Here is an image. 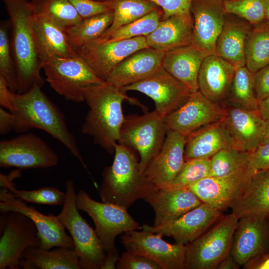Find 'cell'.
<instances>
[{"label":"cell","mask_w":269,"mask_h":269,"mask_svg":"<svg viewBox=\"0 0 269 269\" xmlns=\"http://www.w3.org/2000/svg\"><path fill=\"white\" fill-rule=\"evenodd\" d=\"M41 88L35 86L22 94L13 92L10 112L14 117L13 131L23 133L37 128L45 131L62 143L88 170L75 137L67 127L65 116Z\"/></svg>","instance_id":"obj_1"},{"label":"cell","mask_w":269,"mask_h":269,"mask_svg":"<svg viewBox=\"0 0 269 269\" xmlns=\"http://www.w3.org/2000/svg\"><path fill=\"white\" fill-rule=\"evenodd\" d=\"M83 94L89 110L82 132L108 152L114 153L125 118L122 103L130 98L126 92L106 81L84 88Z\"/></svg>","instance_id":"obj_2"},{"label":"cell","mask_w":269,"mask_h":269,"mask_svg":"<svg viewBox=\"0 0 269 269\" xmlns=\"http://www.w3.org/2000/svg\"><path fill=\"white\" fill-rule=\"evenodd\" d=\"M2 0L11 28V50L19 80L17 93L22 94L34 86L41 87L44 83L34 45L32 25L35 13L27 0Z\"/></svg>","instance_id":"obj_3"},{"label":"cell","mask_w":269,"mask_h":269,"mask_svg":"<svg viewBox=\"0 0 269 269\" xmlns=\"http://www.w3.org/2000/svg\"><path fill=\"white\" fill-rule=\"evenodd\" d=\"M112 164L105 167L98 189L102 201L127 209L142 199L150 186L140 172L134 151L120 143L115 144Z\"/></svg>","instance_id":"obj_4"},{"label":"cell","mask_w":269,"mask_h":269,"mask_svg":"<svg viewBox=\"0 0 269 269\" xmlns=\"http://www.w3.org/2000/svg\"><path fill=\"white\" fill-rule=\"evenodd\" d=\"M65 195L62 209L56 217L71 235L81 269H101L106 253L96 231L78 211L74 184L71 179L65 183Z\"/></svg>","instance_id":"obj_5"},{"label":"cell","mask_w":269,"mask_h":269,"mask_svg":"<svg viewBox=\"0 0 269 269\" xmlns=\"http://www.w3.org/2000/svg\"><path fill=\"white\" fill-rule=\"evenodd\" d=\"M238 220L233 212L221 217L211 228L186 245L185 269H217L230 255Z\"/></svg>","instance_id":"obj_6"},{"label":"cell","mask_w":269,"mask_h":269,"mask_svg":"<svg viewBox=\"0 0 269 269\" xmlns=\"http://www.w3.org/2000/svg\"><path fill=\"white\" fill-rule=\"evenodd\" d=\"M164 119L155 110L125 118L118 143L138 152L139 169L142 174L165 139L167 129Z\"/></svg>","instance_id":"obj_7"},{"label":"cell","mask_w":269,"mask_h":269,"mask_svg":"<svg viewBox=\"0 0 269 269\" xmlns=\"http://www.w3.org/2000/svg\"><path fill=\"white\" fill-rule=\"evenodd\" d=\"M41 68L51 88L65 99L76 103L84 102V88L104 81L77 54L51 58Z\"/></svg>","instance_id":"obj_8"},{"label":"cell","mask_w":269,"mask_h":269,"mask_svg":"<svg viewBox=\"0 0 269 269\" xmlns=\"http://www.w3.org/2000/svg\"><path fill=\"white\" fill-rule=\"evenodd\" d=\"M76 202L78 210L87 213L93 220L95 231L106 254L118 251L115 245L118 236L129 231L142 229L127 209L95 201L83 190L76 194Z\"/></svg>","instance_id":"obj_9"},{"label":"cell","mask_w":269,"mask_h":269,"mask_svg":"<svg viewBox=\"0 0 269 269\" xmlns=\"http://www.w3.org/2000/svg\"><path fill=\"white\" fill-rule=\"evenodd\" d=\"M0 218V269H19L23 253L39 248L40 239L33 221L17 212L1 213Z\"/></svg>","instance_id":"obj_10"},{"label":"cell","mask_w":269,"mask_h":269,"mask_svg":"<svg viewBox=\"0 0 269 269\" xmlns=\"http://www.w3.org/2000/svg\"><path fill=\"white\" fill-rule=\"evenodd\" d=\"M58 160L52 148L33 133H25L0 142V167L51 168L58 164Z\"/></svg>","instance_id":"obj_11"},{"label":"cell","mask_w":269,"mask_h":269,"mask_svg":"<svg viewBox=\"0 0 269 269\" xmlns=\"http://www.w3.org/2000/svg\"><path fill=\"white\" fill-rule=\"evenodd\" d=\"M257 170L250 166L221 176H208L187 188L201 201L220 211L232 208Z\"/></svg>","instance_id":"obj_12"},{"label":"cell","mask_w":269,"mask_h":269,"mask_svg":"<svg viewBox=\"0 0 269 269\" xmlns=\"http://www.w3.org/2000/svg\"><path fill=\"white\" fill-rule=\"evenodd\" d=\"M135 230L126 232L121 237L127 251L152 260L161 269H185L186 245L168 243L158 234Z\"/></svg>","instance_id":"obj_13"},{"label":"cell","mask_w":269,"mask_h":269,"mask_svg":"<svg viewBox=\"0 0 269 269\" xmlns=\"http://www.w3.org/2000/svg\"><path fill=\"white\" fill-rule=\"evenodd\" d=\"M225 108L221 121L230 146L251 153L263 141L268 122L259 110H248L231 106Z\"/></svg>","instance_id":"obj_14"},{"label":"cell","mask_w":269,"mask_h":269,"mask_svg":"<svg viewBox=\"0 0 269 269\" xmlns=\"http://www.w3.org/2000/svg\"><path fill=\"white\" fill-rule=\"evenodd\" d=\"M0 211L1 213L17 212L30 218L37 229L40 245L39 248L48 251L53 247H64L74 249L71 237L65 232V228L56 215H45L28 206L23 201L16 198L6 188L0 192Z\"/></svg>","instance_id":"obj_15"},{"label":"cell","mask_w":269,"mask_h":269,"mask_svg":"<svg viewBox=\"0 0 269 269\" xmlns=\"http://www.w3.org/2000/svg\"><path fill=\"white\" fill-rule=\"evenodd\" d=\"M225 114V108L198 91L192 93L181 106L167 116L164 122L167 130L186 137L202 128L220 122Z\"/></svg>","instance_id":"obj_16"},{"label":"cell","mask_w":269,"mask_h":269,"mask_svg":"<svg viewBox=\"0 0 269 269\" xmlns=\"http://www.w3.org/2000/svg\"><path fill=\"white\" fill-rule=\"evenodd\" d=\"M120 89L150 97L154 102V110L164 118L181 106L192 93L163 67L147 78Z\"/></svg>","instance_id":"obj_17"},{"label":"cell","mask_w":269,"mask_h":269,"mask_svg":"<svg viewBox=\"0 0 269 269\" xmlns=\"http://www.w3.org/2000/svg\"><path fill=\"white\" fill-rule=\"evenodd\" d=\"M148 47L144 36L115 41H93L77 51L96 75L106 81L116 66L126 58Z\"/></svg>","instance_id":"obj_18"},{"label":"cell","mask_w":269,"mask_h":269,"mask_svg":"<svg viewBox=\"0 0 269 269\" xmlns=\"http://www.w3.org/2000/svg\"><path fill=\"white\" fill-rule=\"evenodd\" d=\"M190 12L193 21L191 44L206 57L215 54L226 14L223 0H193Z\"/></svg>","instance_id":"obj_19"},{"label":"cell","mask_w":269,"mask_h":269,"mask_svg":"<svg viewBox=\"0 0 269 269\" xmlns=\"http://www.w3.org/2000/svg\"><path fill=\"white\" fill-rule=\"evenodd\" d=\"M186 137L167 130L163 144L143 172L147 182L156 188L167 186L183 167Z\"/></svg>","instance_id":"obj_20"},{"label":"cell","mask_w":269,"mask_h":269,"mask_svg":"<svg viewBox=\"0 0 269 269\" xmlns=\"http://www.w3.org/2000/svg\"><path fill=\"white\" fill-rule=\"evenodd\" d=\"M221 211L203 203L180 217L158 226L144 224L143 230L173 238L175 243L185 245L203 234L217 220Z\"/></svg>","instance_id":"obj_21"},{"label":"cell","mask_w":269,"mask_h":269,"mask_svg":"<svg viewBox=\"0 0 269 269\" xmlns=\"http://www.w3.org/2000/svg\"><path fill=\"white\" fill-rule=\"evenodd\" d=\"M142 199L154 211V226L173 221L203 203L187 187L156 188L150 185Z\"/></svg>","instance_id":"obj_22"},{"label":"cell","mask_w":269,"mask_h":269,"mask_svg":"<svg viewBox=\"0 0 269 269\" xmlns=\"http://www.w3.org/2000/svg\"><path fill=\"white\" fill-rule=\"evenodd\" d=\"M164 54L149 47L136 51L118 64L106 81L121 88L144 80L162 67Z\"/></svg>","instance_id":"obj_23"},{"label":"cell","mask_w":269,"mask_h":269,"mask_svg":"<svg viewBox=\"0 0 269 269\" xmlns=\"http://www.w3.org/2000/svg\"><path fill=\"white\" fill-rule=\"evenodd\" d=\"M267 218L249 216L239 219L230 255L240 266L263 253L267 233Z\"/></svg>","instance_id":"obj_24"},{"label":"cell","mask_w":269,"mask_h":269,"mask_svg":"<svg viewBox=\"0 0 269 269\" xmlns=\"http://www.w3.org/2000/svg\"><path fill=\"white\" fill-rule=\"evenodd\" d=\"M32 27L35 51L41 67L44 62L54 57L77 55L70 44L65 29L46 17L36 14Z\"/></svg>","instance_id":"obj_25"},{"label":"cell","mask_w":269,"mask_h":269,"mask_svg":"<svg viewBox=\"0 0 269 269\" xmlns=\"http://www.w3.org/2000/svg\"><path fill=\"white\" fill-rule=\"evenodd\" d=\"M236 69L216 54L205 57L198 74V91L214 103L226 100Z\"/></svg>","instance_id":"obj_26"},{"label":"cell","mask_w":269,"mask_h":269,"mask_svg":"<svg viewBox=\"0 0 269 269\" xmlns=\"http://www.w3.org/2000/svg\"><path fill=\"white\" fill-rule=\"evenodd\" d=\"M193 27L190 11L172 15L161 20L156 28L145 36L146 44L163 52L191 44Z\"/></svg>","instance_id":"obj_27"},{"label":"cell","mask_w":269,"mask_h":269,"mask_svg":"<svg viewBox=\"0 0 269 269\" xmlns=\"http://www.w3.org/2000/svg\"><path fill=\"white\" fill-rule=\"evenodd\" d=\"M252 26L241 17L226 13L216 41L215 54L236 68L246 65L245 43Z\"/></svg>","instance_id":"obj_28"},{"label":"cell","mask_w":269,"mask_h":269,"mask_svg":"<svg viewBox=\"0 0 269 269\" xmlns=\"http://www.w3.org/2000/svg\"><path fill=\"white\" fill-rule=\"evenodd\" d=\"M206 56L189 44L165 52L162 67L191 93L198 91V76Z\"/></svg>","instance_id":"obj_29"},{"label":"cell","mask_w":269,"mask_h":269,"mask_svg":"<svg viewBox=\"0 0 269 269\" xmlns=\"http://www.w3.org/2000/svg\"><path fill=\"white\" fill-rule=\"evenodd\" d=\"M232 209V212L239 219L249 216L268 218L269 214V169L256 171Z\"/></svg>","instance_id":"obj_30"},{"label":"cell","mask_w":269,"mask_h":269,"mask_svg":"<svg viewBox=\"0 0 269 269\" xmlns=\"http://www.w3.org/2000/svg\"><path fill=\"white\" fill-rule=\"evenodd\" d=\"M221 121L202 128L186 136L185 161L211 158L221 149L230 146Z\"/></svg>","instance_id":"obj_31"},{"label":"cell","mask_w":269,"mask_h":269,"mask_svg":"<svg viewBox=\"0 0 269 269\" xmlns=\"http://www.w3.org/2000/svg\"><path fill=\"white\" fill-rule=\"evenodd\" d=\"M20 265L24 269H81L75 250L64 247H57L51 251L29 248L23 253Z\"/></svg>","instance_id":"obj_32"},{"label":"cell","mask_w":269,"mask_h":269,"mask_svg":"<svg viewBox=\"0 0 269 269\" xmlns=\"http://www.w3.org/2000/svg\"><path fill=\"white\" fill-rule=\"evenodd\" d=\"M113 10L83 18L76 24L66 29L70 44L77 52L84 45L99 38L111 26Z\"/></svg>","instance_id":"obj_33"},{"label":"cell","mask_w":269,"mask_h":269,"mask_svg":"<svg viewBox=\"0 0 269 269\" xmlns=\"http://www.w3.org/2000/svg\"><path fill=\"white\" fill-rule=\"evenodd\" d=\"M246 67L253 73L269 64V20L252 25L245 43Z\"/></svg>","instance_id":"obj_34"},{"label":"cell","mask_w":269,"mask_h":269,"mask_svg":"<svg viewBox=\"0 0 269 269\" xmlns=\"http://www.w3.org/2000/svg\"><path fill=\"white\" fill-rule=\"evenodd\" d=\"M227 100L231 106L248 110H259L254 74L246 65L236 69Z\"/></svg>","instance_id":"obj_35"},{"label":"cell","mask_w":269,"mask_h":269,"mask_svg":"<svg viewBox=\"0 0 269 269\" xmlns=\"http://www.w3.org/2000/svg\"><path fill=\"white\" fill-rule=\"evenodd\" d=\"M109 0L114 13L113 22L107 31L94 41H104L118 28L160 8L149 0Z\"/></svg>","instance_id":"obj_36"},{"label":"cell","mask_w":269,"mask_h":269,"mask_svg":"<svg viewBox=\"0 0 269 269\" xmlns=\"http://www.w3.org/2000/svg\"><path fill=\"white\" fill-rule=\"evenodd\" d=\"M35 14L43 16L67 29L83 18L69 0H31Z\"/></svg>","instance_id":"obj_37"},{"label":"cell","mask_w":269,"mask_h":269,"mask_svg":"<svg viewBox=\"0 0 269 269\" xmlns=\"http://www.w3.org/2000/svg\"><path fill=\"white\" fill-rule=\"evenodd\" d=\"M250 154L231 146L221 149L210 158V176L227 175L249 166Z\"/></svg>","instance_id":"obj_38"},{"label":"cell","mask_w":269,"mask_h":269,"mask_svg":"<svg viewBox=\"0 0 269 269\" xmlns=\"http://www.w3.org/2000/svg\"><path fill=\"white\" fill-rule=\"evenodd\" d=\"M163 11L159 8L143 17L124 25L112 32L104 41H115L139 36H146L151 33L162 20Z\"/></svg>","instance_id":"obj_39"},{"label":"cell","mask_w":269,"mask_h":269,"mask_svg":"<svg viewBox=\"0 0 269 269\" xmlns=\"http://www.w3.org/2000/svg\"><path fill=\"white\" fill-rule=\"evenodd\" d=\"M9 25L8 21H2L0 24V75L5 79L10 90L17 92L19 80L8 37V27Z\"/></svg>","instance_id":"obj_40"},{"label":"cell","mask_w":269,"mask_h":269,"mask_svg":"<svg viewBox=\"0 0 269 269\" xmlns=\"http://www.w3.org/2000/svg\"><path fill=\"white\" fill-rule=\"evenodd\" d=\"M0 187L7 189L16 198L34 204L59 205L64 203L65 193L53 187L45 186L33 190L17 189L10 181H0Z\"/></svg>","instance_id":"obj_41"},{"label":"cell","mask_w":269,"mask_h":269,"mask_svg":"<svg viewBox=\"0 0 269 269\" xmlns=\"http://www.w3.org/2000/svg\"><path fill=\"white\" fill-rule=\"evenodd\" d=\"M210 158L185 161L174 179L165 187L187 188L195 182L210 176Z\"/></svg>","instance_id":"obj_42"},{"label":"cell","mask_w":269,"mask_h":269,"mask_svg":"<svg viewBox=\"0 0 269 269\" xmlns=\"http://www.w3.org/2000/svg\"><path fill=\"white\" fill-rule=\"evenodd\" d=\"M226 13L236 15L254 25L265 19V0H223Z\"/></svg>","instance_id":"obj_43"},{"label":"cell","mask_w":269,"mask_h":269,"mask_svg":"<svg viewBox=\"0 0 269 269\" xmlns=\"http://www.w3.org/2000/svg\"><path fill=\"white\" fill-rule=\"evenodd\" d=\"M116 267L118 269H161L152 260L127 250L120 256Z\"/></svg>","instance_id":"obj_44"},{"label":"cell","mask_w":269,"mask_h":269,"mask_svg":"<svg viewBox=\"0 0 269 269\" xmlns=\"http://www.w3.org/2000/svg\"><path fill=\"white\" fill-rule=\"evenodd\" d=\"M82 18L112 10L109 0H69Z\"/></svg>","instance_id":"obj_45"},{"label":"cell","mask_w":269,"mask_h":269,"mask_svg":"<svg viewBox=\"0 0 269 269\" xmlns=\"http://www.w3.org/2000/svg\"><path fill=\"white\" fill-rule=\"evenodd\" d=\"M154 2L163 11L162 20L172 15L190 11L193 0H149Z\"/></svg>","instance_id":"obj_46"},{"label":"cell","mask_w":269,"mask_h":269,"mask_svg":"<svg viewBox=\"0 0 269 269\" xmlns=\"http://www.w3.org/2000/svg\"><path fill=\"white\" fill-rule=\"evenodd\" d=\"M249 166L257 170L269 169V141L261 143L250 153Z\"/></svg>","instance_id":"obj_47"},{"label":"cell","mask_w":269,"mask_h":269,"mask_svg":"<svg viewBox=\"0 0 269 269\" xmlns=\"http://www.w3.org/2000/svg\"><path fill=\"white\" fill-rule=\"evenodd\" d=\"M254 74L256 92L259 103L269 95V64Z\"/></svg>","instance_id":"obj_48"},{"label":"cell","mask_w":269,"mask_h":269,"mask_svg":"<svg viewBox=\"0 0 269 269\" xmlns=\"http://www.w3.org/2000/svg\"><path fill=\"white\" fill-rule=\"evenodd\" d=\"M13 92L8 87V84L3 76L0 75V105L9 112L12 109Z\"/></svg>","instance_id":"obj_49"},{"label":"cell","mask_w":269,"mask_h":269,"mask_svg":"<svg viewBox=\"0 0 269 269\" xmlns=\"http://www.w3.org/2000/svg\"><path fill=\"white\" fill-rule=\"evenodd\" d=\"M14 127V117L10 112L5 111L0 107V134L5 135L13 130Z\"/></svg>","instance_id":"obj_50"},{"label":"cell","mask_w":269,"mask_h":269,"mask_svg":"<svg viewBox=\"0 0 269 269\" xmlns=\"http://www.w3.org/2000/svg\"><path fill=\"white\" fill-rule=\"evenodd\" d=\"M247 269H269V254H261L245 265Z\"/></svg>","instance_id":"obj_51"},{"label":"cell","mask_w":269,"mask_h":269,"mask_svg":"<svg viewBox=\"0 0 269 269\" xmlns=\"http://www.w3.org/2000/svg\"><path fill=\"white\" fill-rule=\"evenodd\" d=\"M118 251L106 254V256L101 269H117V263L119 259Z\"/></svg>","instance_id":"obj_52"},{"label":"cell","mask_w":269,"mask_h":269,"mask_svg":"<svg viewBox=\"0 0 269 269\" xmlns=\"http://www.w3.org/2000/svg\"><path fill=\"white\" fill-rule=\"evenodd\" d=\"M259 111L263 118L269 123V95L259 103Z\"/></svg>","instance_id":"obj_53"},{"label":"cell","mask_w":269,"mask_h":269,"mask_svg":"<svg viewBox=\"0 0 269 269\" xmlns=\"http://www.w3.org/2000/svg\"><path fill=\"white\" fill-rule=\"evenodd\" d=\"M240 265L235 261L233 257L230 255L223 260L217 266L219 269H236Z\"/></svg>","instance_id":"obj_54"},{"label":"cell","mask_w":269,"mask_h":269,"mask_svg":"<svg viewBox=\"0 0 269 269\" xmlns=\"http://www.w3.org/2000/svg\"><path fill=\"white\" fill-rule=\"evenodd\" d=\"M265 19L269 20V0H265Z\"/></svg>","instance_id":"obj_55"},{"label":"cell","mask_w":269,"mask_h":269,"mask_svg":"<svg viewBox=\"0 0 269 269\" xmlns=\"http://www.w3.org/2000/svg\"><path fill=\"white\" fill-rule=\"evenodd\" d=\"M269 141V123H268V127H267V131H266V133L265 138H264V140H263V142L262 143L266 142Z\"/></svg>","instance_id":"obj_56"},{"label":"cell","mask_w":269,"mask_h":269,"mask_svg":"<svg viewBox=\"0 0 269 269\" xmlns=\"http://www.w3.org/2000/svg\"><path fill=\"white\" fill-rule=\"evenodd\" d=\"M98 0V1H104V0Z\"/></svg>","instance_id":"obj_57"},{"label":"cell","mask_w":269,"mask_h":269,"mask_svg":"<svg viewBox=\"0 0 269 269\" xmlns=\"http://www.w3.org/2000/svg\"><path fill=\"white\" fill-rule=\"evenodd\" d=\"M268 218L269 219V215L268 216Z\"/></svg>","instance_id":"obj_58"}]
</instances>
